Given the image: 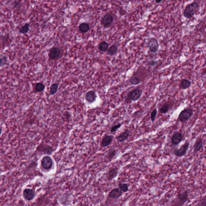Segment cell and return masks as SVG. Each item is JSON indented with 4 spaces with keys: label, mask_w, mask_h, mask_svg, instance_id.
Returning <instances> with one entry per match:
<instances>
[{
    "label": "cell",
    "mask_w": 206,
    "mask_h": 206,
    "mask_svg": "<svg viewBox=\"0 0 206 206\" xmlns=\"http://www.w3.org/2000/svg\"><path fill=\"white\" fill-rule=\"evenodd\" d=\"M60 54V49L59 48L53 47L50 49L48 53V56L51 60H58L59 58Z\"/></svg>",
    "instance_id": "cell-10"
},
{
    "label": "cell",
    "mask_w": 206,
    "mask_h": 206,
    "mask_svg": "<svg viewBox=\"0 0 206 206\" xmlns=\"http://www.w3.org/2000/svg\"><path fill=\"white\" fill-rule=\"evenodd\" d=\"M148 46L149 51L151 53H157L159 50L160 45L158 40L156 38H152L149 39Z\"/></svg>",
    "instance_id": "cell-6"
},
{
    "label": "cell",
    "mask_w": 206,
    "mask_h": 206,
    "mask_svg": "<svg viewBox=\"0 0 206 206\" xmlns=\"http://www.w3.org/2000/svg\"><path fill=\"white\" fill-rule=\"evenodd\" d=\"M123 193V192L121 191L119 188H115L109 192L108 197L115 200H118L121 197Z\"/></svg>",
    "instance_id": "cell-15"
},
{
    "label": "cell",
    "mask_w": 206,
    "mask_h": 206,
    "mask_svg": "<svg viewBox=\"0 0 206 206\" xmlns=\"http://www.w3.org/2000/svg\"><path fill=\"white\" fill-rule=\"evenodd\" d=\"M199 206H206V199L205 197H204L201 201H199V204L197 205Z\"/></svg>",
    "instance_id": "cell-33"
},
{
    "label": "cell",
    "mask_w": 206,
    "mask_h": 206,
    "mask_svg": "<svg viewBox=\"0 0 206 206\" xmlns=\"http://www.w3.org/2000/svg\"><path fill=\"white\" fill-rule=\"evenodd\" d=\"M188 198V192L187 190H182L178 193L176 201L174 205L182 206L186 203Z\"/></svg>",
    "instance_id": "cell-4"
},
{
    "label": "cell",
    "mask_w": 206,
    "mask_h": 206,
    "mask_svg": "<svg viewBox=\"0 0 206 206\" xmlns=\"http://www.w3.org/2000/svg\"><path fill=\"white\" fill-rule=\"evenodd\" d=\"M23 197L26 201H32L35 197V191L30 188H25L23 190Z\"/></svg>",
    "instance_id": "cell-14"
},
{
    "label": "cell",
    "mask_w": 206,
    "mask_h": 206,
    "mask_svg": "<svg viewBox=\"0 0 206 206\" xmlns=\"http://www.w3.org/2000/svg\"><path fill=\"white\" fill-rule=\"evenodd\" d=\"M2 132V129L0 128V136H1V134Z\"/></svg>",
    "instance_id": "cell-36"
},
{
    "label": "cell",
    "mask_w": 206,
    "mask_h": 206,
    "mask_svg": "<svg viewBox=\"0 0 206 206\" xmlns=\"http://www.w3.org/2000/svg\"><path fill=\"white\" fill-rule=\"evenodd\" d=\"M158 61L157 60H151L148 62V65L150 66H156L158 64Z\"/></svg>",
    "instance_id": "cell-34"
},
{
    "label": "cell",
    "mask_w": 206,
    "mask_h": 206,
    "mask_svg": "<svg viewBox=\"0 0 206 206\" xmlns=\"http://www.w3.org/2000/svg\"><path fill=\"white\" fill-rule=\"evenodd\" d=\"M170 108V103L166 102L161 106L159 110V112L162 114H166L169 112Z\"/></svg>",
    "instance_id": "cell-20"
},
{
    "label": "cell",
    "mask_w": 206,
    "mask_h": 206,
    "mask_svg": "<svg viewBox=\"0 0 206 206\" xmlns=\"http://www.w3.org/2000/svg\"><path fill=\"white\" fill-rule=\"evenodd\" d=\"M119 168L118 167H111L108 170L106 174V178L108 181H112L117 177L119 173Z\"/></svg>",
    "instance_id": "cell-7"
},
{
    "label": "cell",
    "mask_w": 206,
    "mask_h": 206,
    "mask_svg": "<svg viewBox=\"0 0 206 206\" xmlns=\"http://www.w3.org/2000/svg\"><path fill=\"white\" fill-rule=\"evenodd\" d=\"M122 126V124L119 123L117 125L112 126L110 129V131L111 133L116 132L119 129H120Z\"/></svg>",
    "instance_id": "cell-32"
},
{
    "label": "cell",
    "mask_w": 206,
    "mask_h": 206,
    "mask_svg": "<svg viewBox=\"0 0 206 206\" xmlns=\"http://www.w3.org/2000/svg\"><path fill=\"white\" fill-rule=\"evenodd\" d=\"M118 47L116 45L114 44L108 48L107 50V54L110 56L115 55L118 52Z\"/></svg>",
    "instance_id": "cell-24"
},
{
    "label": "cell",
    "mask_w": 206,
    "mask_h": 206,
    "mask_svg": "<svg viewBox=\"0 0 206 206\" xmlns=\"http://www.w3.org/2000/svg\"><path fill=\"white\" fill-rule=\"evenodd\" d=\"M114 136L111 135H105L101 139L100 145L102 148L108 147L112 143Z\"/></svg>",
    "instance_id": "cell-13"
},
{
    "label": "cell",
    "mask_w": 206,
    "mask_h": 206,
    "mask_svg": "<svg viewBox=\"0 0 206 206\" xmlns=\"http://www.w3.org/2000/svg\"><path fill=\"white\" fill-rule=\"evenodd\" d=\"M117 154V151L115 149H110L108 151V153L106 154L105 158L108 160L109 162H110L116 157Z\"/></svg>",
    "instance_id": "cell-19"
},
{
    "label": "cell",
    "mask_w": 206,
    "mask_h": 206,
    "mask_svg": "<svg viewBox=\"0 0 206 206\" xmlns=\"http://www.w3.org/2000/svg\"><path fill=\"white\" fill-rule=\"evenodd\" d=\"M142 90L138 87L131 90L127 95L125 101L126 103H129L132 101H137L142 96Z\"/></svg>",
    "instance_id": "cell-2"
},
{
    "label": "cell",
    "mask_w": 206,
    "mask_h": 206,
    "mask_svg": "<svg viewBox=\"0 0 206 206\" xmlns=\"http://www.w3.org/2000/svg\"><path fill=\"white\" fill-rule=\"evenodd\" d=\"M199 9L200 6L197 2L191 3L185 8L183 11V16L187 19L191 18L199 11Z\"/></svg>",
    "instance_id": "cell-1"
},
{
    "label": "cell",
    "mask_w": 206,
    "mask_h": 206,
    "mask_svg": "<svg viewBox=\"0 0 206 206\" xmlns=\"http://www.w3.org/2000/svg\"><path fill=\"white\" fill-rule=\"evenodd\" d=\"M157 109L156 108H155L152 112H151V115H150V118H151V120L152 123H154L155 122V120H156V116H157Z\"/></svg>",
    "instance_id": "cell-31"
},
{
    "label": "cell",
    "mask_w": 206,
    "mask_h": 206,
    "mask_svg": "<svg viewBox=\"0 0 206 206\" xmlns=\"http://www.w3.org/2000/svg\"><path fill=\"white\" fill-rule=\"evenodd\" d=\"M129 81L131 85H139L141 83L142 80L137 76H132L129 79Z\"/></svg>",
    "instance_id": "cell-21"
},
{
    "label": "cell",
    "mask_w": 206,
    "mask_h": 206,
    "mask_svg": "<svg viewBox=\"0 0 206 206\" xmlns=\"http://www.w3.org/2000/svg\"><path fill=\"white\" fill-rule=\"evenodd\" d=\"M109 44L105 41L101 42L99 46V49L101 51L105 52L108 50L109 47Z\"/></svg>",
    "instance_id": "cell-25"
},
{
    "label": "cell",
    "mask_w": 206,
    "mask_h": 206,
    "mask_svg": "<svg viewBox=\"0 0 206 206\" xmlns=\"http://www.w3.org/2000/svg\"><path fill=\"white\" fill-rule=\"evenodd\" d=\"M191 81L187 79H184L180 81L179 88L181 90H186L189 88L191 85Z\"/></svg>",
    "instance_id": "cell-18"
},
{
    "label": "cell",
    "mask_w": 206,
    "mask_h": 206,
    "mask_svg": "<svg viewBox=\"0 0 206 206\" xmlns=\"http://www.w3.org/2000/svg\"><path fill=\"white\" fill-rule=\"evenodd\" d=\"M79 29L81 33L84 34L89 31L90 27L87 23H81L79 25Z\"/></svg>",
    "instance_id": "cell-22"
},
{
    "label": "cell",
    "mask_w": 206,
    "mask_h": 206,
    "mask_svg": "<svg viewBox=\"0 0 206 206\" xmlns=\"http://www.w3.org/2000/svg\"><path fill=\"white\" fill-rule=\"evenodd\" d=\"M203 146V141L201 138H197L193 146V151L195 154H197L201 150Z\"/></svg>",
    "instance_id": "cell-16"
},
{
    "label": "cell",
    "mask_w": 206,
    "mask_h": 206,
    "mask_svg": "<svg viewBox=\"0 0 206 206\" xmlns=\"http://www.w3.org/2000/svg\"><path fill=\"white\" fill-rule=\"evenodd\" d=\"M41 164L42 168L45 170L50 169L53 166L52 159L48 156H44L42 159Z\"/></svg>",
    "instance_id": "cell-8"
},
{
    "label": "cell",
    "mask_w": 206,
    "mask_h": 206,
    "mask_svg": "<svg viewBox=\"0 0 206 206\" xmlns=\"http://www.w3.org/2000/svg\"><path fill=\"white\" fill-rule=\"evenodd\" d=\"M8 58L6 56L0 54V68L5 66L7 63Z\"/></svg>",
    "instance_id": "cell-27"
},
{
    "label": "cell",
    "mask_w": 206,
    "mask_h": 206,
    "mask_svg": "<svg viewBox=\"0 0 206 206\" xmlns=\"http://www.w3.org/2000/svg\"><path fill=\"white\" fill-rule=\"evenodd\" d=\"M41 149L42 152H43L44 154H48V155H50L52 154L53 151L52 147H51L50 145H45V144H44L42 146H41Z\"/></svg>",
    "instance_id": "cell-23"
},
{
    "label": "cell",
    "mask_w": 206,
    "mask_h": 206,
    "mask_svg": "<svg viewBox=\"0 0 206 206\" xmlns=\"http://www.w3.org/2000/svg\"><path fill=\"white\" fill-rule=\"evenodd\" d=\"M193 114L194 112L192 109L190 108L184 109L180 113L178 119L181 123H186L192 117Z\"/></svg>",
    "instance_id": "cell-3"
},
{
    "label": "cell",
    "mask_w": 206,
    "mask_h": 206,
    "mask_svg": "<svg viewBox=\"0 0 206 206\" xmlns=\"http://www.w3.org/2000/svg\"><path fill=\"white\" fill-rule=\"evenodd\" d=\"M30 30V26L29 24L26 23L19 28V32L22 34H25L28 33Z\"/></svg>",
    "instance_id": "cell-28"
},
{
    "label": "cell",
    "mask_w": 206,
    "mask_h": 206,
    "mask_svg": "<svg viewBox=\"0 0 206 206\" xmlns=\"http://www.w3.org/2000/svg\"><path fill=\"white\" fill-rule=\"evenodd\" d=\"M119 188L123 192H127L129 191L128 184L126 183H120L119 184Z\"/></svg>",
    "instance_id": "cell-29"
},
{
    "label": "cell",
    "mask_w": 206,
    "mask_h": 206,
    "mask_svg": "<svg viewBox=\"0 0 206 206\" xmlns=\"http://www.w3.org/2000/svg\"><path fill=\"white\" fill-rule=\"evenodd\" d=\"M130 135V131L128 129H126L124 131L116 136L115 138L118 142H125L126 140H127Z\"/></svg>",
    "instance_id": "cell-12"
},
{
    "label": "cell",
    "mask_w": 206,
    "mask_h": 206,
    "mask_svg": "<svg viewBox=\"0 0 206 206\" xmlns=\"http://www.w3.org/2000/svg\"><path fill=\"white\" fill-rule=\"evenodd\" d=\"M85 99L87 102L90 103H93L96 100L97 95L94 91H89L86 93Z\"/></svg>",
    "instance_id": "cell-17"
},
{
    "label": "cell",
    "mask_w": 206,
    "mask_h": 206,
    "mask_svg": "<svg viewBox=\"0 0 206 206\" xmlns=\"http://www.w3.org/2000/svg\"><path fill=\"white\" fill-rule=\"evenodd\" d=\"M183 140V136L181 132H176L173 134L171 138L172 144L175 145H178Z\"/></svg>",
    "instance_id": "cell-11"
},
{
    "label": "cell",
    "mask_w": 206,
    "mask_h": 206,
    "mask_svg": "<svg viewBox=\"0 0 206 206\" xmlns=\"http://www.w3.org/2000/svg\"><path fill=\"white\" fill-rule=\"evenodd\" d=\"M190 142L186 141L181 146L179 149H176L174 151V154L177 157H181L185 156L188 152Z\"/></svg>",
    "instance_id": "cell-5"
},
{
    "label": "cell",
    "mask_w": 206,
    "mask_h": 206,
    "mask_svg": "<svg viewBox=\"0 0 206 206\" xmlns=\"http://www.w3.org/2000/svg\"><path fill=\"white\" fill-rule=\"evenodd\" d=\"M114 21V17L110 13H106L101 19V23L103 27L107 28L112 25Z\"/></svg>",
    "instance_id": "cell-9"
},
{
    "label": "cell",
    "mask_w": 206,
    "mask_h": 206,
    "mask_svg": "<svg viewBox=\"0 0 206 206\" xmlns=\"http://www.w3.org/2000/svg\"><path fill=\"white\" fill-rule=\"evenodd\" d=\"M58 87V84L56 83L51 85L50 87V95L55 94L57 92Z\"/></svg>",
    "instance_id": "cell-30"
},
{
    "label": "cell",
    "mask_w": 206,
    "mask_h": 206,
    "mask_svg": "<svg viewBox=\"0 0 206 206\" xmlns=\"http://www.w3.org/2000/svg\"><path fill=\"white\" fill-rule=\"evenodd\" d=\"M45 85L43 83L39 82L35 85L34 89L36 92H41L43 91L45 89Z\"/></svg>",
    "instance_id": "cell-26"
},
{
    "label": "cell",
    "mask_w": 206,
    "mask_h": 206,
    "mask_svg": "<svg viewBox=\"0 0 206 206\" xmlns=\"http://www.w3.org/2000/svg\"><path fill=\"white\" fill-rule=\"evenodd\" d=\"M162 1L163 0H155L156 2L157 3H160L161 2H162Z\"/></svg>",
    "instance_id": "cell-35"
}]
</instances>
